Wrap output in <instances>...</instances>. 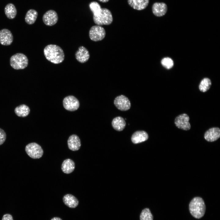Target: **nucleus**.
<instances>
[{
  "instance_id": "obj_1",
  "label": "nucleus",
  "mask_w": 220,
  "mask_h": 220,
  "mask_svg": "<svg viewBox=\"0 0 220 220\" xmlns=\"http://www.w3.org/2000/svg\"><path fill=\"white\" fill-rule=\"evenodd\" d=\"M44 53L46 59L54 64L60 63L64 60V51L61 47L57 45H47L44 49Z\"/></svg>"
},
{
  "instance_id": "obj_2",
  "label": "nucleus",
  "mask_w": 220,
  "mask_h": 220,
  "mask_svg": "<svg viewBox=\"0 0 220 220\" xmlns=\"http://www.w3.org/2000/svg\"><path fill=\"white\" fill-rule=\"evenodd\" d=\"M189 209L194 217L197 219L201 218L206 211V206L203 200L199 197L193 198L189 203Z\"/></svg>"
},
{
  "instance_id": "obj_3",
  "label": "nucleus",
  "mask_w": 220,
  "mask_h": 220,
  "mask_svg": "<svg viewBox=\"0 0 220 220\" xmlns=\"http://www.w3.org/2000/svg\"><path fill=\"white\" fill-rule=\"evenodd\" d=\"M94 23L97 25H108L112 23L113 18L111 12L105 8H101L97 14L93 16Z\"/></svg>"
},
{
  "instance_id": "obj_4",
  "label": "nucleus",
  "mask_w": 220,
  "mask_h": 220,
  "mask_svg": "<svg viewBox=\"0 0 220 220\" xmlns=\"http://www.w3.org/2000/svg\"><path fill=\"white\" fill-rule=\"evenodd\" d=\"M10 63L11 66L15 69H23L28 66V60L25 55L18 53L11 57L10 59Z\"/></svg>"
},
{
  "instance_id": "obj_5",
  "label": "nucleus",
  "mask_w": 220,
  "mask_h": 220,
  "mask_svg": "<svg viewBox=\"0 0 220 220\" xmlns=\"http://www.w3.org/2000/svg\"><path fill=\"white\" fill-rule=\"evenodd\" d=\"M25 151L30 157L34 159L41 158L43 153L41 147L35 142L31 143L27 145Z\"/></svg>"
},
{
  "instance_id": "obj_6",
  "label": "nucleus",
  "mask_w": 220,
  "mask_h": 220,
  "mask_svg": "<svg viewBox=\"0 0 220 220\" xmlns=\"http://www.w3.org/2000/svg\"><path fill=\"white\" fill-rule=\"evenodd\" d=\"M90 39L94 41L101 40L105 37V31L103 28L99 25L92 26L89 31Z\"/></svg>"
},
{
  "instance_id": "obj_7",
  "label": "nucleus",
  "mask_w": 220,
  "mask_h": 220,
  "mask_svg": "<svg viewBox=\"0 0 220 220\" xmlns=\"http://www.w3.org/2000/svg\"><path fill=\"white\" fill-rule=\"evenodd\" d=\"M189 118L185 113L180 114L177 116L175 119L174 123L178 128L185 130H189L191 128V125L189 122Z\"/></svg>"
},
{
  "instance_id": "obj_8",
  "label": "nucleus",
  "mask_w": 220,
  "mask_h": 220,
  "mask_svg": "<svg viewBox=\"0 0 220 220\" xmlns=\"http://www.w3.org/2000/svg\"><path fill=\"white\" fill-rule=\"evenodd\" d=\"M116 107L119 110L126 111L130 108V101L128 98L123 95H120L117 97L114 101Z\"/></svg>"
},
{
  "instance_id": "obj_9",
  "label": "nucleus",
  "mask_w": 220,
  "mask_h": 220,
  "mask_svg": "<svg viewBox=\"0 0 220 220\" xmlns=\"http://www.w3.org/2000/svg\"><path fill=\"white\" fill-rule=\"evenodd\" d=\"M63 105L64 108L67 110L73 111L79 108V103L78 100L74 96H69L64 99Z\"/></svg>"
},
{
  "instance_id": "obj_10",
  "label": "nucleus",
  "mask_w": 220,
  "mask_h": 220,
  "mask_svg": "<svg viewBox=\"0 0 220 220\" xmlns=\"http://www.w3.org/2000/svg\"><path fill=\"white\" fill-rule=\"evenodd\" d=\"M58 16L57 12L54 10H50L43 15L42 20L46 25L52 26L55 25L58 20Z\"/></svg>"
},
{
  "instance_id": "obj_11",
  "label": "nucleus",
  "mask_w": 220,
  "mask_h": 220,
  "mask_svg": "<svg viewBox=\"0 0 220 220\" xmlns=\"http://www.w3.org/2000/svg\"><path fill=\"white\" fill-rule=\"evenodd\" d=\"M13 41V37L11 31L7 29L0 31V43L4 46L11 45Z\"/></svg>"
},
{
  "instance_id": "obj_12",
  "label": "nucleus",
  "mask_w": 220,
  "mask_h": 220,
  "mask_svg": "<svg viewBox=\"0 0 220 220\" xmlns=\"http://www.w3.org/2000/svg\"><path fill=\"white\" fill-rule=\"evenodd\" d=\"M76 59L80 63H84L89 60L90 55L87 49L83 46L79 47L75 53Z\"/></svg>"
},
{
  "instance_id": "obj_13",
  "label": "nucleus",
  "mask_w": 220,
  "mask_h": 220,
  "mask_svg": "<svg viewBox=\"0 0 220 220\" xmlns=\"http://www.w3.org/2000/svg\"><path fill=\"white\" fill-rule=\"evenodd\" d=\"M220 136V129L217 127L211 128L205 133L204 138L209 142H213L218 140Z\"/></svg>"
},
{
  "instance_id": "obj_14",
  "label": "nucleus",
  "mask_w": 220,
  "mask_h": 220,
  "mask_svg": "<svg viewBox=\"0 0 220 220\" xmlns=\"http://www.w3.org/2000/svg\"><path fill=\"white\" fill-rule=\"evenodd\" d=\"M167 10V6L164 2H155L152 6V11L153 14L158 17L162 16L165 15Z\"/></svg>"
},
{
  "instance_id": "obj_15",
  "label": "nucleus",
  "mask_w": 220,
  "mask_h": 220,
  "mask_svg": "<svg viewBox=\"0 0 220 220\" xmlns=\"http://www.w3.org/2000/svg\"><path fill=\"white\" fill-rule=\"evenodd\" d=\"M68 148L73 151H76L79 149L81 146L80 139L78 136L75 134L70 136L68 140Z\"/></svg>"
},
{
  "instance_id": "obj_16",
  "label": "nucleus",
  "mask_w": 220,
  "mask_h": 220,
  "mask_svg": "<svg viewBox=\"0 0 220 220\" xmlns=\"http://www.w3.org/2000/svg\"><path fill=\"white\" fill-rule=\"evenodd\" d=\"M129 5L134 9L141 10L148 6L149 0H127Z\"/></svg>"
},
{
  "instance_id": "obj_17",
  "label": "nucleus",
  "mask_w": 220,
  "mask_h": 220,
  "mask_svg": "<svg viewBox=\"0 0 220 220\" xmlns=\"http://www.w3.org/2000/svg\"><path fill=\"white\" fill-rule=\"evenodd\" d=\"M148 138V134L145 131H137L132 135L131 139L134 144H138L147 140Z\"/></svg>"
},
{
  "instance_id": "obj_18",
  "label": "nucleus",
  "mask_w": 220,
  "mask_h": 220,
  "mask_svg": "<svg viewBox=\"0 0 220 220\" xmlns=\"http://www.w3.org/2000/svg\"><path fill=\"white\" fill-rule=\"evenodd\" d=\"M63 201L64 204L70 208H75L79 204L78 200L74 196L71 194L65 195L63 198Z\"/></svg>"
},
{
  "instance_id": "obj_19",
  "label": "nucleus",
  "mask_w": 220,
  "mask_h": 220,
  "mask_svg": "<svg viewBox=\"0 0 220 220\" xmlns=\"http://www.w3.org/2000/svg\"><path fill=\"white\" fill-rule=\"evenodd\" d=\"M75 168V164L72 160L68 159L64 160L61 165V170L62 171L66 174L72 172Z\"/></svg>"
},
{
  "instance_id": "obj_20",
  "label": "nucleus",
  "mask_w": 220,
  "mask_h": 220,
  "mask_svg": "<svg viewBox=\"0 0 220 220\" xmlns=\"http://www.w3.org/2000/svg\"><path fill=\"white\" fill-rule=\"evenodd\" d=\"M112 124L115 130L118 131H121L124 129L126 123L125 119L123 117L118 116L113 119Z\"/></svg>"
},
{
  "instance_id": "obj_21",
  "label": "nucleus",
  "mask_w": 220,
  "mask_h": 220,
  "mask_svg": "<svg viewBox=\"0 0 220 220\" xmlns=\"http://www.w3.org/2000/svg\"><path fill=\"white\" fill-rule=\"evenodd\" d=\"M14 112L17 116L24 117L29 114L30 109L27 105L22 104L16 107L14 109Z\"/></svg>"
},
{
  "instance_id": "obj_22",
  "label": "nucleus",
  "mask_w": 220,
  "mask_h": 220,
  "mask_svg": "<svg viewBox=\"0 0 220 220\" xmlns=\"http://www.w3.org/2000/svg\"><path fill=\"white\" fill-rule=\"evenodd\" d=\"M4 11L7 17L10 19H14L17 14L16 9L14 4L12 3H8L6 6Z\"/></svg>"
},
{
  "instance_id": "obj_23",
  "label": "nucleus",
  "mask_w": 220,
  "mask_h": 220,
  "mask_svg": "<svg viewBox=\"0 0 220 220\" xmlns=\"http://www.w3.org/2000/svg\"><path fill=\"white\" fill-rule=\"evenodd\" d=\"M37 11L34 9H30L27 12L25 18V22L28 24L34 23L38 16Z\"/></svg>"
},
{
  "instance_id": "obj_24",
  "label": "nucleus",
  "mask_w": 220,
  "mask_h": 220,
  "mask_svg": "<svg viewBox=\"0 0 220 220\" xmlns=\"http://www.w3.org/2000/svg\"><path fill=\"white\" fill-rule=\"evenodd\" d=\"M211 85V80L208 78H204L200 82L199 86V89L202 92H206L210 88Z\"/></svg>"
},
{
  "instance_id": "obj_25",
  "label": "nucleus",
  "mask_w": 220,
  "mask_h": 220,
  "mask_svg": "<svg viewBox=\"0 0 220 220\" xmlns=\"http://www.w3.org/2000/svg\"><path fill=\"white\" fill-rule=\"evenodd\" d=\"M140 220H153V216L149 208H145L142 210L140 215Z\"/></svg>"
},
{
  "instance_id": "obj_26",
  "label": "nucleus",
  "mask_w": 220,
  "mask_h": 220,
  "mask_svg": "<svg viewBox=\"0 0 220 220\" xmlns=\"http://www.w3.org/2000/svg\"><path fill=\"white\" fill-rule=\"evenodd\" d=\"M90 8L92 12L93 15H95L99 13L101 11V8L100 5L97 2H91L89 5Z\"/></svg>"
},
{
  "instance_id": "obj_27",
  "label": "nucleus",
  "mask_w": 220,
  "mask_h": 220,
  "mask_svg": "<svg viewBox=\"0 0 220 220\" xmlns=\"http://www.w3.org/2000/svg\"><path fill=\"white\" fill-rule=\"evenodd\" d=\"M161 63L163 67L168 69L171 68L174 65L173 60L169 57L163 58L161 61Z\"/></svg>"
},
{
  "instance_id": "obj_28",
  "label": "nucleus",
  "mask_w": 220,
  "mask_h": 220,
  "mask_svg": "<svg viewBox=\"0 0 220 220\" xmlns=\"http://www.w3.org/2000/svg\"><path fill=\"white\" fill-rule=\"evenodd\" d=\"M6 134L5 131L0 128V145H2L6 139Z\"/></svg>"
},
{
  "instance_id": "obj_29",
  "label": "nucleus",
  "mask_w": 220,
  "mask_h": 220,
  "mask_svg": "<svg viewBox=\"0 0 220 220\" xmlns=\"http://www.w3.org/2000/svg\"><path fill=\"white\" fill-rule=\"evenodd\" d=\"M2 220H13V219L11 215L9 214H6L3 216Z\"/></svg>"
},
{
  "instance_id": "obj_30",
  "label": "nucleus",
  "mask_w": 220,
  "mask_h": 220,
  "mask_svg": "<svg viewBox=\"0 0 220 220\" xmlns=\"http://www.w3.org/2000/svg\"><path fill=\"white\" fill-rule=\"evenodd\" d=\"M51 220H62L61 218L58 217H54L52 218Z\"/></svg>"
},
{
  "instance_id": "obj_31",
  "label": "nucleus",
  "mask_w": 220,
  "mask_h": 220,
  "mask_svg": "<svg viewBox=\"0 0 220 220\" xmlns=\"http://www.w3.org/2000/svg\"><path fill=\"white\" fill-rule=\"evenodd\" d=\"M99 1H100V2H103V3H105L108 2L109 0H98Z\"/></svg>"
}]
</instances>
